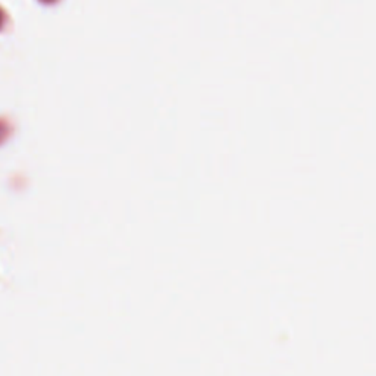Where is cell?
<instances>
[{
    "label": "cell",
    "mask_w": 376,
    "mask_h": 376,
    "mask_svg": "<svg viewBox=\"0 0 376 376\" xmlns=\"http://www.w3.org/2000/svg\"><path fill=\"white\" fill-rule=\"evenodd\" d=\"M43 2H55V0H43Z\"/></svg>",
    "instance_id": "cell-2"
},
{
    "label": "cell",
    "mask_w": 376,
    "mask_h": 376,
    "mask_svg": "<svg viewBox=\"0 0 376 376\" xmlns=\"http://www.w3.org/2000/svg\"><path fill=\"white\" fill-rule=\"evenodd\" d=\"M2 23H4V13L0 11V27H2Z\"/></svg>",
    "instance_id": "cell-1"
}]
</instances>
